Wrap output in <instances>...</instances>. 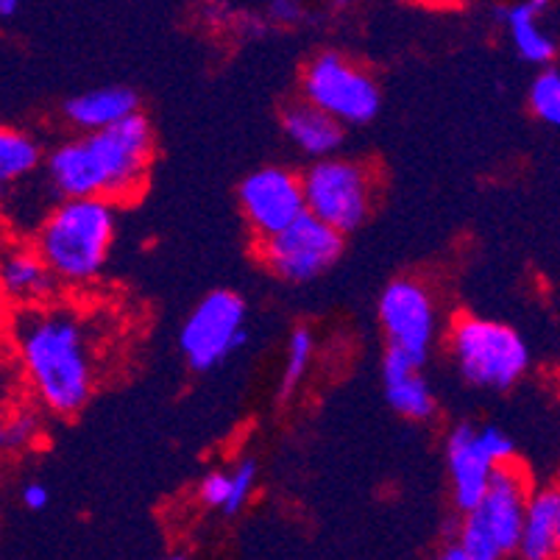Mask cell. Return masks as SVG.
Segmentation results:
<instances>
[{"instance_id":"9c48e42d","label":"cell","mask_w":560,"mask_h":560,"mask_svg":"<svg viewBox=\"0 0 560 560\" xmlns=\"http://www.w3.org/2000/svg\"><path fill=\"white\" fill-rule=\"evenodd\" d=\"M302 95L349 126L371 124L382 106L376 81L335 50L315 56L304 68Z\"/></svg>"},{"instance_id":"484cf974","label":"cell","mask_w":560,"mask_h":560,"mask_svg":"<svg viewBox=\"0 0 560 560\" xmlns=\"http://www.w3.org/2000/svg\"><path fill=\"white\" fill-rule=\"evenodd\" d=\"M268 18L279 25H296L304 18V7L299 0H273L268 7Z\"/></svg>"},{"instance_id":"6da1fadb","label":"cell","mask_w":560,"mask_h":560,"mask_svg":"<svg viewBox=\"0 0 560 560\" xmlns=\"http://www.w3.org/2000/svg\"><path fill=\"white\" fill-rule=\"evenodd\" d=\"M12 335L23 380L54 416H75L95 388L90 327L75 310L45 302L14 307Z\"/></svg>"},{"instance_id":"f1b7e54d","label":"cell","mask_w":560,"mask_h":560,"mask_svg":"<svg viewBox=\"0 0 560 560\" xmlns=\"http://www.w3.org/2000/svg\"><path fill=\"white\" fill-rule=\"evenodd\" d=\"M424 3H455V0H424Z\"/></svg>"},{"instance_id":"8fae6325","label":"cell","mask_w":560,"mask_h":560,"mask_svg":"<svg viewBox=\"0 0 560 560\" xmlns=\"http://www.w3.org/2000/svg\"><path fill=\"white\" fill-rule=\"evenodd\" d=\"M380 324L390 346H401L427 358L438 329L435 302L416 279H396L382 290Z\"/></svg>"},{"instance_id":"4dcf8cb0","label":"cell","mask_w":560,"mask_h":560,"mask_svg":"<svg viewBox=\"0 0 560 560\" xmlns=\"http://www.w3.org/2000/svg\"><path fill=\"white\" fill-rule=\"evenodd\" d=\"M455 3H471V0H455Z\"/></svg>"},{"instance_id":"d6986e66","label":"cell","mask_w":560,"mask_h":560,"mask_svg":"<svg viewBox=\"0 0 560 560\" xmlns=\"http://www.w3.org/2000/svg\"><path fill=\"white\" fill-rule=\"evenodd\" d=\"M43 165V145L20 129L0 131V179L20 182Z\"/></svg>"},{"instance_id":"5b68a950","label":"cell","mask_w":560,"mask_h":560,"mask_svg":"<svg viewBox=\"0 0 560 560\" xmlns=\"http://www.w3.org/2000/svg\"><path fill=\"white\" fill-rule=\"evenodd\" d=\"M450 354L471 388L511 390L529 369L522 335L502 320L460 315L450 329Z\"/></svg>"},{"instance_id":"e0dca14e","label":"cell","mask_w":560,"mask_h":560,"mask_svg":"<svg viewBox=\"0 0 560 560\" xmlns=\"http://www.w3.org/2000/svg\"><path fill=\"white\" fill-rule=\"evenodd\" d=\"M135 112H140V98L129 86H101V90L73 95L65 104L68 124L79 131L109 129Z\"/></svg>"},{"instance_id":"4316f807","label":"cell","mask_w":560,"mask_h":560,"mask_svg":"<svg viewBox=\"0 0 560 560\" xmlns=\"http://www.w3.org/2000/svg\"><path fill=\"white\" fill-rule=\"evenodd\" d=\"M20 502H23L28 511H45L50 502V493L43 482H28V486H23V491H20Z\"/></svg>"},{"instance_id":"7c38bea8","label":"cell","mask_w":560,"mask_h":560,"mask_svg":"<svg viewBox=\"0 0 560 560\" xmlns=\"http://www.w3.org/2000/svg\"><path fill=\"white\" fill-rule=\"evenodd\" d=\"M446 466H450L452 499L460 513H468L480 505L486 497L497 463L482 450L477 427L457 424L446 438Z\"/></svg>"},{"instance_id":"44dd1931","label":"cell","mask_w":560,"mask_h":560,"mask_svg":"<svg viewBox=\"0 0 560 560\" xmlns=\"http://www.w3.org/2000/svg\"><path fill=\"white\" fill-rule=\"evenodd\" d=\"M529 109L541 124L560 129V70L544 68L529 84Z\"/></svg>"},{"instance_id":"83f0119b","label":"cell","mask_w":560,"mask_h":560,"mask_svg":"<svg viewBox=\"0 0 560 560\" xmlns=\"http://www.w3.org/2000/svg\"><path fill=\"white\" fill-rule=\"evenodd\" d=\"M18 7L20 0H0V14H3V18H12V14L18 12Z\"/></svg>"},{"instance_id":"d4e9b609","label":"cell","mask_w":560,"mask_h":560,"mask_svg":"<svg viewBox=\"0 0 560 560\" xmlns=\"http://www.w3.org/2000/svg\"><path fill=\"white\" fill-rule=\"evenodd\" d=\"M477 435H480L482 450L488 452V457H491L497 466L516 460V444H513V438L508 435L505 430H499V427H493V424H486V427H477Z\"/></svg>"},{"instance_id":"9a60e30c","label":"cell","mask_w":560,"mask_h":560,"mask_svg":"<svg viewBox=\"0 0 560 560\" xmlns=\"http://www.w3.org/2000/svg\"><path fill=\"white\" fill-rule=\"evenodd\" d=\"M343 126L338 117L329 115L327 109L315 106L313 101H299L290 104L282 112V131L288 140L296 145L302 154L315 156H332L343 142Z\"/></svg>"},{"instance_id":"4fadbf2b","label":"cell","mask_w":560,"mask_h":560,"mask_svg":"<svg viewBox=\"0 0 560 560\" xmlns=\"http://www.w3.org/2000/svg\"><path fill=\"white\" fill-rule=\"evenodd\" d=\"M427 358L407 351L401 346H390L382 358V382L385 399L399 412L401 419L427 421L435 416V396L424 376Z\"/></svg>"},{"instance_id":"7a4b0ae2","label":"cell","mask_w":560,"mask_h":560,"mask_svg":"<svg viewBox=\"0 0 560 560\" xmlns=\"http://www.w3.org/2000/svg\"><path fill=\"white\" fill-rule=\"evenodd\" d=\"M154 162V129L142 112L101 131H84L50 151L45 171L56 196L112 198L126 203L140 196Z\"/></svg>"},{"instance_id":"7402d4cb","label":"cell","mask_w":560,"mask_h":560,"mask_svg":"<svg viewBox=\"0 0 560 560\" xmlns=\"http://www.w3.org/2000/svg\"><path fill=\"white\" fill-rule=\"evenodd\" d=\"M43 435V421L34 412H14L3 427V446L7 450H28Z\"/></svg>"},{"instance_id":"30bf717a","label":"cell","mask_w":560,"mask_h":560,"mask_svg":"<svg viewBox=\"0 0 560 560\" xmlns=\"http://www.w3.org/2000/svg\"><path fill=\"white\" fill-rule=\"evenodd\" d=\"M243 218L257 241L282 232L307 212L304 179L284 167H259L237 187Z\"/></svg>"},{"instance_id":"f546056e","label":"cell","mask_w":560,"mask_h":560,"mask_svg":"<svg viewBox=\"0 0 560 560\" xmlns=\"http://www.w3.org/2000/svg\"><path fill=\"white\" fill-rule=\"evenodd\" d=\"M558 558H560V527H558Z\"/></svg>"},{"instance_id":"ac0fdd59","label":"cell","mask_w":560,"mask_h":560,"mask_svg":"<svg viewBox=\"0 0 560 560\" xmlns=\"http://www.w3.org/2000/svg\"><path fill=\"white\" fill-rule=\"evenodd\" d=\"M558 527L560 488H538V491H533V497H529L518 555H522L524 560L558 558Z\"/></svg>"},{"instance_id":"52a82bcc","label":"cell","mask_w":560,"mask_h":560,"mask_svg":"<svg viewBox=\"0 0 560 560\" xmlns=\"http://www.w3.org/2000/svg\"><path fill=\"white\" fill-rule=\"evenodd\" d=\"M343 237L340 229L329 226L307 210L288 229L257 241V257L265 271L282 282L307 284L338 262L343 254Z\"/></svg>"},{"instance_id":"8992f818","label":"cell","mask_w":560,"mask_h":560,"mask_svg":"<svg viewBox=\"0 0 560 560\" xmlns=\"http://www.w3.org/2000/svg\"><path fill=\"white\" fill-rule=\"evenodd\" d=\"M307 210L343 234L358 232L374 207V173L360 162L320 156L302 173Z\"/></svg>"},{"instance_id":"2e32d148","label":"cell","mask_w":560,"mask_h":560,"mask_svg":"<svg viewBox=\"0 0 560 560\" xmlns=\"http://www.w3.org/2000/svg\"><path fill=\"white\" fill-rule=\"evenodd\" d=\"M549 7H552V0H518L513 7L497 9V18L505 23L508 34H511L513 48L529 65H552L555 50H558L555 39L541 25L544 12H549Z\"/></svg>"},{"instance_id":"5bb4252c","label":"cell","mask_w":560,"mask_h":560,"mask_svg":"<svg viewBox=\"0 0 560 560\" xmlns=\"http://www.w3.org/2000/svg\"><path fill=\"white\" fill-rule=\"evenodd\" d=\"M3 293L14 307H28V304L54 302V296L62 290L50 265L45 262L37 246H14L3 257Z\"/></svg>"},{"instance_id":"ffe728a7","label":"cell","mask_w":560,"mask_h":560,"mask_svg":"<svg viewBox=\"0 0 560 560\" xmlns=\"http://www.w3.org/2000/svg\"><path fill=\"white\" fill-rule=\"evenodd\" d=\"M315 354V338L307 327L293 329L288 340V354H284V369L282 380H279V399L288 401L290 396L296 394L302 380L307 376L310 365H313Z\"/></svg>"},{"instance_id":"ba28073f","label":"cell","mask_w":560,"mask_h":560,"mask_svg":"<svg viewBox=\"0 0 560 560\" xmlns=\"http://www.w3.org/2000/svg\"><path fill=\"white\" fill-rule=\"evenodd\" d=\"M246 302L232 290H212L187 315L179 349L192 371H212L246 343Z\"/></svg>"},{"instance_id":"603a6c76","label":"cell","mask_w":560,"mask_h":560,"mask_svg":"<svg viewBox=\"0 0 560 560\" xmlns=\"http://www.w3.org/2000/svg\"><path fill=\"white\" fill-rule=\"evenodd\" d=\"M198 499L212 511L226 513L232 502V471H210L198 486Z\"/></svg>"},{"instance_id":"cb8c5ba5","label":"cell","mask_w":560,"mask_h":560,"mask_svg":"<svg viewBox=\"0 0 560 560\" xmlns=\"http://www.w3.org/2000/svg\"><path fill=\"white\" fill-rule=\"evenodd\" d=\"M254 486H257V463L241 460L232 468V502L226 508V516H234V513H241L246 508Z\"/></svg>"},{"instance_id":"3957f363","label":"cell","mask_w":560,"mask_h":560,"mask_svg":"<svg viewBox=\"0 0 560 560\" xmlns=\"http://www.w3.org/2000/svg\"><path fill=\"white\" fill-rule=\"evenodd\" d=\"M117 207L101 196L62 198L43 218L32 243L62 288H84L101 277L115 243Z\"/></svg>"},{"instance_id":"277c9868","label":"cell","mask_w":560,"mask_h":560,"mask_svg":"<svg viewBox=\"0 0 560 560\" xmlns=\"http://www.w3.org/2000/svg\"><path fill=\"white\" fill-rule=\"evenodd\" d=\"M533 480L516 460L497 466L480 505L463 513L455 538L466 549L468 560H499L518 555L524 516H527Z\"/></svg>"}]
</instances>
